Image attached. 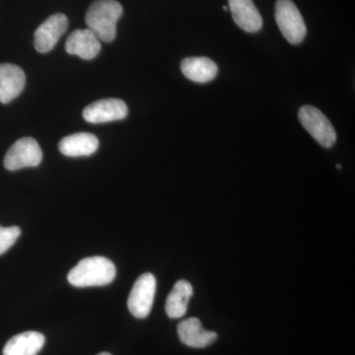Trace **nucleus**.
Returning <instances> with one entry per match:
<instances>
[{
  "mask_svg": "<svg viewBox=\"0 0 355 355\" xmlns=\"http://www.w3.org/2000/svg\"><path fill=\"white\" fill-rule=\"evenodd\" d=\"M301 125L314 137L318 144L330 148L336 144V132L330 121L316 107L303 106L298 112Z\"/></svg>",
  "mask_w": 355,
  "mask_h": 355,
  "instance_id": "obj_4",
  "label": "nucleus"
},
{
  "mask_svg": "<svg viewBox=\"0 0 355 355\" xmlns=\"http://www.w3.org/2000/svg\"><path fill=\"white\" fill-rule=\"evenodd\" d=\"M116 266L105 257L83 259L69 273V282L76 287L103 286L116 277Z\"/></svg>",
  "mask_w": 355,
  "mask_h": 355,
  "instance_id": "obj_1",
  "label": "nucleus"
},
{
  "mask_svg": "<svg viewBox=\"0 0 355 355\" xmlns=\"http://www.w3.org/2000/svg\"><path fill=\"white\" fill-rule=\"evenodd\" d=\"M178 335L184 345L193 349L209 347L217 340V334L205 330L198 318H189L178 324Z\"/></svg>",
  "mask_w": 355,
  "mask_h": 355,
  "instance_id": "obj_9",
  "label": "nucleus"
},
{
  "mask_svg": "<svg viewBox=\"0 0 355 355\" xmlns=\"http://www.w3.org/2000/svg\"><path fill=\"white\" fill-rule=\"evenodd\" d=\"M228 3L233 20L242 30L248 33L260 31L263 18L253 0H228Z\"/></svg>",
  "mask_w": 355,
  "mask_h": 355,
  "instance_id": "obj_12",
  "label": "nucleus"
},
{
  "mask_svg": "<svg viewBox=\"0 0 355 355\" xmlns=\"http://www.w3.org/2000/svg\"><path fill=\"white\" fill-rule=\"evenodd\" d=\"M193 294V286L190 282L184 279L176 282L166 300L165 309L168 317L171 319L183 317L188 310Z\"/></svg>",
  "mask_w": 355,
  "mask_h": 355,
  "instance_id": "obj_16",
  "label": "nucleus"
},
{
  "mask_svg": "<svg viewBox=\"0 0 355 355\" xmlns=\"http://www.w3.org/2000/svg\"><path fill=\"white\" fill-rule=\"evenodd\" d=\"M65 50L69 55H77L83 60H93L101 51V43L90 30L77 29L67 38Z\"/></svg>",
  "mask_w": 355,
  "mask_h": 355,
  "instance_id": "obj_10",
  "label": "nucleus"
},
{
  "mask_svg": "<svg viewBox=\"0 0 355 355\" xmlns=\"http://www.w3.org/2000/svg\"><path fill=\"white\" fill-rule=\"evenodd\" d=\"M69 28V19L62 13L51 15L35 32V48L41 53H49Z\"/></svg>",
  "mask_w": 355,
  "mask_h": 355,
  "instance_id": "obj_7",
  "label": "nucleus"
},
{
  "mask_svg": "<svg viewBox=\"0 0 355 355\" xmlns=\"http://www.w3.org/2000/svg\"><path fill=\"white\" fill-rule=\"evenodd\" d=\"M156 292V279L153 273H144L133 284L128 299V307L133 316L144 319L150 314Z\"/></svg>",
  "mask_w": 355,
  "mask_h": 355,
  "instance_id": "obj_5",
  "label": "nucleus"
},
{
  "mask_svg": "<svg viewBox=\"0 0 355 355\" xmlns=\"http://www.w3.org/2000/svg\"><path fill=\"white\" fill-rule=\"evenodd\" d=\"M43 153L38 142L31 137L17 140L7 151L4 167L16 171L27 167H37L42 162Z\"/></svg>",
  "mask_w": 355,
  "mask_h": 355,
  "instance_id": "obj_6",
  "label": "nucleus"
},
{
  "mask_svg": "<svg viewBox=\"0 0 355 355\" xmlns=\"http://www.w3.org/2000/svg\"><path fill=\"white\" fill-rule=\"evenodd\" d=\"M24 71L18 65L0 64V102L8 104L20 95L25 87Z\"/></svg>",
  "mask_w": 355,
  "mask_h": 355,
  "instance_id": "obj_11",
  "label": "nucleus"
},
{
  "mask_svg": "<svg viewBox=\"0 0 355 355\" xmlns=\"http://www.w3.org/2000/svg\"><path fill=\"white\" fill-rule=\"evenodd\" d=\"M98 355H112V354H110L109 352H102V354H100Z\"/></svg>",
  "mask_w": 355,
  "mask_h": 355,
  "instance_id": "obj_18",
  "label": "nucleus"
},
{
  "mask_svg": "<svg viewBox=\"0 0 355 355\" xmlns=\"http://www.w3.org/2000/svg\"><path fill=\"white\" fill-rule=\"evenodd\" d=\"M275 21L280 32L288 43H302L307 34V28L300 11L293 1L277 0L275 3Z\"/></svg>",
  "mask_w": 355,
  "mask_h": 355,
  "instance_id": "obj_3",
  "label": "nucleus"
},
{
  "mask_svg": "<svg viewBox=\"0 0 355 355\" xmlns=\"http://www.w3.org/2000/svg\"><path fill=\"white\" fill-rule=\"evenodd\" d=\"M20 234L21 230L17 226H12V227L0 226V254H3L13 246Z\"/></svg>",
  "mask_w": 355,
  "mask_h": 355,
  "instance_id": "obj_17",
  "label": "nucleus"
},
{
  "mask_svg": "<svg viewBox=\"0 0 355 355\" xmlns=\"http://www.w3.org/2000/svg\"><path fill=\"white\" fill-rule=\"evenodd\" d=\"M222 8H223V10H225V11H226V10H228V9H229V8H228V7H227V6H222Z\"/></svg>",
  "mask_w": 355,
  "mask_h": 355,
  "instance_id": "obj_20",
  "label": "nucleus"
},
{
  "mask_svg": "<svg viewBox=\"0 0 355 355\" xmlns=\"http://www.w3.org/2000/svg\"><path fill=\"white\" fill-rule=\"evenodd\" d=\"M336 169H338V170L342 169V166H340V164L336 165Z\"/></svg>",
  "mask_w": 355,
  "mask_h": 355,
  "instance_id": "obj_19",
  "label": "nucleus"
},
{
  "mask_svg": "<svg viewBox=\"0 0 355 355\" xmlns=\"http://www.w3.org/2000/svg\"><path fill=\"white\" fill-rule=\"evenodd\" d=\"M99 140L92 133L79 132L65 137L60 140V153L69 157L90 156L97 151Z\"/></svg>",
  "mask_w": 355,
  "mask_h": 355,
  "instance_id": "obj_13",
  "label": "nucleus"
},
{
  "mask_svg": "<svg viewBox=\"0 0 355 355\" xmlns=\"http://www.w3.org/2000/svg\"><path fill=\"white\" fill-rule=\"evenodd\" d=\"M46 338L38 331H24L7 342L3 355H37L43 349Z\"/></svg>",
  "mask_w": 355,
  "mask_h": 355,
  "instance_id": "obj_15",
  "label": "nucleus"
},
{
  "mask_svg": "<svg viewBox=\"0 0 355 355\" xmlns=\"http://www.w3.org/2000/svg\"><path fill=\"white\" fill-rule=\"evenodd\" d=\"M123 14V6L116 0H97L93 2L86 13V24L100 41H114L116 24Z\"/></svg>",
  "mask_w": 355,
  "mask_h": 355,
  "instance_id": "obj_2",
  "label": "nucleus"
},
{
  "mask_svg": "<svg viewBox=\"0 0 355 355\" xmlns=\"http://www.w3.org/2000/svg\"><path fill=\"white\" fill-rule=\"evenodd\" d=\"M125 103L120 99H103L89 105L83 111L84 120L91 123L123 120L128 116Z\"/></svg>",
  "mask_w": 355,
  "mask_h": 355,
  "instance_id": "obj_8",
  "label": "nucleus"
},
{
  "mask_svg": "<svg viewBox=\"0 0 355 355\" xmlns=\"http://www.w3.org/2000/svg\"><path fill=\"white\" fill-rule=\"evenodd\" d=\"M184 76L193 83H207L214 80L218 73V67L209 58H187L181 64Z\"/></svg>",
  "mask_w": 355,
  "mask_h": 355,
  "instance_id": "obj_14",
  "label": "nucleus"
}]
</instances>
